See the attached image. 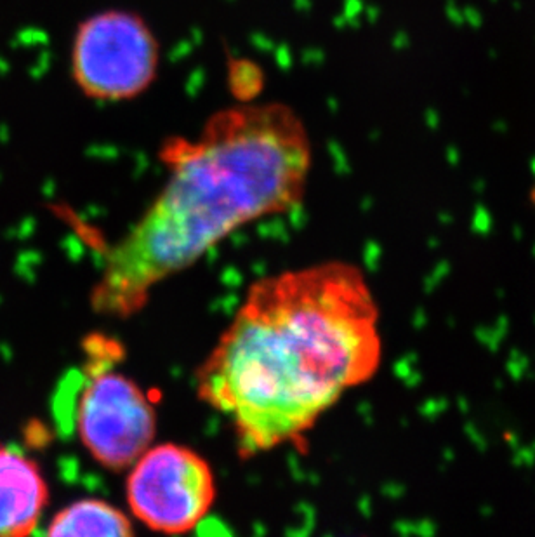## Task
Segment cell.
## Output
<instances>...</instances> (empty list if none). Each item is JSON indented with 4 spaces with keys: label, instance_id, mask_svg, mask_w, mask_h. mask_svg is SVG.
<instances>
[{
    "label": "cell",
    "instance_id": "cell-9",
    "mask_svg": "<svg viewBox=\"0 0 535 537\" xmlns=\"http://www.w3.org/2000/svg\"><path fill=\"white\" fill-rule=\"evenodd\" d=\"M532 202L535 203V188H534V191H532Z\"/></svg>",
    "mask_w": 535,
    "mask_h": 537
},
{
    "label": "cell",
    "instance_id": "cell-1",
    "mask_svg": "<svg viewBox=\"0 0 535 537\" xmlns=\"http://www.w3.org/2000/svg\"><path fill=\"white\" fill-rule=\"evenodd\" d=\"M379 312L362 271L327 261L259 278L195 374L230 419L240 457L305 437L381 360Z\"/></svg>",
    "mask_w": 535,
    "mask_h": 537
},
{
    "label": "cell",
    "instance_id": "cell-5",
    "mask_svg": "<svg viewBox=\"0 0 535 537\" xmlns=\"http://www.w3.org/2000/svg\"><path fill=\"white\" fill-rule=\"evenodd\" d=\"M131 513L148 529L164 534L193 531L216 501L211 464L180 444L150 445L127 476Z\"/></svg>",
    "mask_w": 535,
    "mask_h": 537
},
{
    "label": "cell",
    "instance_id": "cell-2",
    "mask_svg": "<svg viewBox=\"0 0 535 537\" xmlns=\"http://www.w3.org/2000/svg\"><path fill=\"white\" fill-rule=\"evenodd\" d=\"M158 157L167 179L106 251L90 290L98 315H136L158 283L238 228L295 209L308 184L311 143L295 110L250 101L216 112L195 139L167 138Z\"/></svg>",
    "mask_w": 535,
    "mask_h": 537
},
{
    "label": "cell",
    "instance_id": "cell-3",
    "mask_svg": "<svg viewBox=\"0 0 535 537\" xmlns=\"http://www.w3.org/2000/svg\"><path fill=\"white\" fill-rule=\"evenodd\" d=\"M86 348L89 364L78 377L71 411L75 433L98 464L127 470L153 444L157 411L136 381L113 369L112 341L98 338Z\"/></svg>",
    "mask_w": 535,
    "mask_h": 537
},
{
    "label": "cell",
    "instance_id": "cell-4",
    "mask_svg": "<svg viewBox=\"0 0 535 537\" xmlns=\"http://www.w3.org/2000/svg\"><path fill=\"white\" fill-rule=\"evenodd\" d=\"M158 66L157 35L134 11L106 9L77 26L71 44V78L90 100H134L157 81Z\"/></svg>",
    "mask_w": 535,
    "mask_h": 537
},
{
    "label": "cell",
    "instance_id": "cell-6",
    "mask_svg": "<svg viewBox=\"0 0 535 537\" xmlns=\"http://www.w3.org/2000/svg\"><path fill=\"white\" fill-rule=\"evenodd\" d=\"M49 504V485L33 457L0 445V537L35 532Z\"/></svg>",
    "mask_w": 535,
    "mask_h": 537
},
{
    "label": "cell",
    "instance_id": "cell-8",
    "mask_svg": "<svg viewBox=\"0 0 535 537\" xmlns=\"http://www.w3.org/2000/svg\"><path fill=\"white\" fill-rule=\"evenodd\" d=\"M228 85L240 103H250L264 87V73L249 59H231L228 63Z\"/></svg>",
    "mask_w": 535,
    "mask_h": 537
},
{
    "label": "cell",
    "instance_id": "cell-7",
    "mask_svg": "<svg viewBox=\"0 0 535 537\" xmlns=\"http://www.w3.org/2000/svg\"><path fill=\"white\" fill-rule=\"evenodd\" d=\"M47 536H108L134 534L131 518L101 499H78L64 506L49 520Z\"/></svg>",
    "mask_w": 535,
    "mask_h": 537
}]
</instances>
